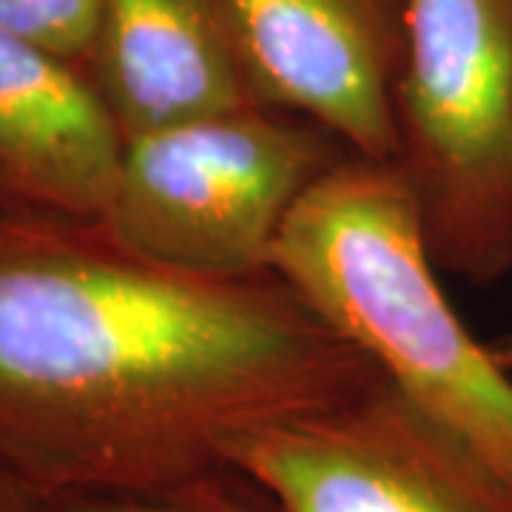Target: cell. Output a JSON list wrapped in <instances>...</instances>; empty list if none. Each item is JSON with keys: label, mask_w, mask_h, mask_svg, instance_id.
<instances>
[{"label": "cell", "mask_w": 512, "mask_h": 512, "mask_svg": "<svg viewBox=\"0 0 512 512\" xmlns=\"http://www.w3.org/2000/svg\"><path fill=\"white\" fill-rule=\"evenodd\" d=\"M86 72L123 143L259 106L214 0H103Z\"/></svg>", "instance_id": "ba28073f"}, {"label": "cell", "mask_w": 512, "mask_h": 512, "mask_svg": "<svg viewBox=\"0 0 512 512\" xmlns=\"http://www.w3.org/2000/svg\"><path fill=\"white\" fill-rule=\"evenodd\" d=\"M37 512H282L254 481L237 470H220L180 490L143 498H106V495H80V498H52L40 501Z\"/></svg>", "instance_id": "9c48e42d"}, {"label": "cell", "mask_w": 512, "mask_h": 512, "mask_svg": "<svg viewBox=\"0 0 512 512\" xmlns=\"http://www.w3.org/2000/svg\"><path fill=\"white\" fill-rule=\"evenodd\" d=\"M40 501L18 490L15 484H9L6 478H0V512H37Z\"/></svg>", "instance_id": "8fae6325"}, {"label": "cell", "mask_w": 512, "mask_h": 512, "mask_svg": "<svg viewBox=\"0 0 512 512\" xmlns=\"http://www.w3.org/2000/svg\"><path fill=\"white\" fill-rule=\"evenodd\" d=\"M274 271L512 490L510 370L450 305L399 165H333L296 202Z\"/></svg>", "instance_id": "7a4b0ae2"}, {"label": "cell", "mask_w": 512, "mask_h": 512, "mask_svg": "<svg viewBox=\"0 0 512 512\" xmlns=\"http://www.w3.org/2000/svg\"><path fill=\"white\" fill-rule=\"evenodd\" d=\"M379 379L276 271L168 268L106 228L0 234V478L37 501L180 490Z\"/></svg>", "instance_id": "6da1fadb"}, {"label": "cell", "mask_w": 512, "mask_h": 512, "mask_svg": "<svg viewBox=\"0 0 512 512\" xmlns=\"http://www.w3.org/2000/svg\"><path fill=\"white\" fill-rule=\"evenodd\" d=\"M339 148L325 128L268 106L148 131L123 146L106 234L180 271L271 274L285 222L348 157Z\"/></svg>", "instance_id": "277c9868"}, {"label": "cell", "mask_w": 512, "mask_h": 512, "mask_svg": "<svg viewBox=\"0 0 512 512\" xmlns=\"http://www.w3.org/2000/svg\"><path fill=\"white\" fill-rule=\"evenodd\" d=\"M282 512H512V490L379 379L225 453Z\"/></svg>", "instance_id": "5b68a950"}, {"label": "cell", "mask_w": 512, "mask_h": 512, "mask_svg": "<svg viewBox=\"0 0 512 512\" xmlns=\"http://www.w3.org/2000/svg\"><path fill=\"white\" fill-rule=\"evenodd\" d=\"M123 134L89 72L0 29V208L106 228Z\"/></svg>", "instance_id": "52a82bcc"}, {"label": "cell", "mask_w": 512, "mask_h": 512, "mask_svg": "<svg viewBox=\"0 0 512 512\" xmlns=\"http://www.w3.org/2000/svg\"><path fill=\"white\" fill-rule=\"evenodd\" d=\"M259 106L396 163L404 0H214Z\"/></svg>", "instance_id": "8992f818"}, {"label": "cell", "mask_w": 512, "mask_h": 512, "mask_svg": "<svg viewBox=\"0 0 512 512\" xmlns=\"http://www.w3.org/2000/svg\"><path fill=\"white\" fill-rule=\"evenodd\" d=\"M15 220H18V217L6 214V211L0 208V234H3V231H6V228H9V225H12V222H15Z\"/></svg>", "instance_id": "7c38bea8"}, {"label": "cell", "mask_w": 512, "mask_h": 512, "mask_svg": "<svg viewBox=\"0 0 512 512\" xmlns=\"http://www.w3.org/2000/svg\"><path fill=\"white\" fill-rule=\"evenodd\" d=\"M103 0H0V29L86 69Z\"/></svg>", "instance_id": "30bf717a"}, {"label": "cell", "mask_w": 512, "mask_h": 512, "mask_svg": "<svg viewBox=\"0 0 512 512\" xmlns=\"http://www.w3.org/2000/svg\"><path fill=\"white\" fill-rule=\"evenodd\" d=\"M396 165L439 271H512V0H404Z\"/></svg>", "instance_id": "3957f363"}]
</instances>
